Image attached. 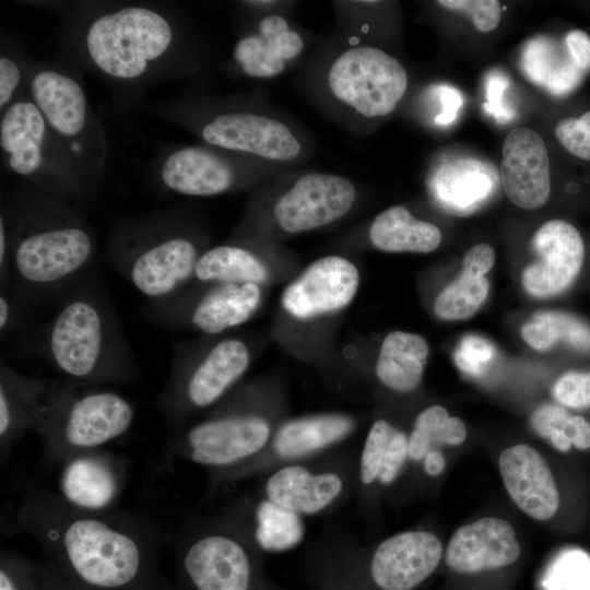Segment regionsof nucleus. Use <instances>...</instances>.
Returning a JSON list of instances; mask_svg holds the SVG:
<instances>
[{
	"label": "nucleus",
	"mask_w": 590,
	"mask_h": 590,
	"mask_svg": "<svg viewBox=\"0 0 590 590\" xmlns=\"http://www.w3.org/2000/svg\"><path fill=\"white\" fill-rule=\"evenodd\" d=\"M269 422L256 414L227 412L200 421L170 438L166 458L186 459L215 471H231L268 444Z\"/></svg>",
	"instance_id": "nucleus-11"
},
{
	"label": "nucleus",
	"mask_w": 590,
	"mask_h": 590,
	"mask_svg": "<svg viewBox=\"0 0 590 590\" xmlns=\"http://www.w3.org/2000/svg\"><path fill=\"white\" fill-rule=\"evenodd\" d=\"M328 83L337 99L373 118L393 111L406 92L408 74L393 56L359 46L335 58Z\"/></svg>",
	"instance_id": "nucleus-12"
},
{
	"label": "nucleus",
	"mask_w": 590,
	"mask_h": 590,
	"mask_svg": "<svg viewBox=\"0 0 590 590\" xmlns=\"http://www.w3.org/2000/svg\"><path fill=\"white\" fill-rule=\"evenodd\" d=\"M409 457V439L385 420L370 427L361 453L359 475L365 485L375 481L390 484Z\"/></svg>",
	"instance_id": "nucleus-31"
},
{
	"label": "nucleus",
	"mask_w": 590,
	"mask_h": 590,
	"mask_svg": "<svg viewBox=\"0 0 590 590\" xmlns=\"http://www.w3.org/2000/svg\"><path fill=\"white\" fill-rule=\"evenodd\" d=\"M68 39L80 62L118 87H144L181 68V30L162 4L80 5Z\"/></svg>",
	"instance_id": "nucleus-3"
},
{
	"label": "nucleus",
	"mask_w": 590,
	"mask_h": 590,
	"mask_svg": "<svg viewBox=\"0 0 590 590\" xmlns=\"http://www.w3.org/2000/svg\"><path fill=\"white\" fill-rule=\"evenodd\" d=\"M27 93L92 192L105 172L109 145L74 70L61 63L33 62Z\"/></svg>",
	"instance_id": "nucleus-7"
},
{
	"label": "nucleus",
	"mask_w": 590,
	"mask_h": 590,
	"mask_svg": "<svg viewBox=\"0 0 590 590\" xmlns=\"http://www.w3.org/2000/svg\"><path fill=\"white\" fill-rule=\"evenodd\" d=\"M261 293L253 283H212L191 297L185 291L149 302L141 315L145 321L164 329L193 328L219 334L247 321L258 308Z\"/></svg>",
	"instance_id": "nucleus-13"
},
{
	"label": "nucleus",
	"mask_w": 590,
	"mask_h": 590,
	"mask_svg": "<svg viewBox=\"0 0 590 590\" xmlns=\"http://www.w3.org/2000/svg\"><path fill=\"white\" fill-rule=\"evenodd\" d=\"M134 417L132 403L113 389L51 379L34 432L46 463L60 465L72 456L119 439L130 430Z\"/></svg>",
	"instance_id": "nucleus-6"
},
{
	"label": "nucleus",
	"mask_w": 590,
	"mask_h": 590,
	"mask_svg": "<svg viewBox=\"0 0 590 590\" xmlns=\"http://www.w3.org/2000/svg\"><path fill=\"white\" fill-rule=\"evenodd\" d=\"M369 237L382 251L427 253L439 246L441 233L436 225L415 219L404 206L394 205L375 217Z\"/></svg>",
	"instance_id": "nucleus-29"
},
{
	"label": "nucleus",
	"mask_w": 590,
	"mask_h": 590,
	"mask_svg": "<svg viewBox=\"0 0 590 590\" xmlns=\"http://www.w3.org/2000/svg\"><path fill=\"white\" fill-rule=\"evenodd\" d=\"M445 465V458L435 449L429 450L424 457V469L429 475L435 476L440 474L444 471Z\"/></svg>",
	"instance_id": "nucleus-47"
},
{
	"label": "nucleus",
	"mask_w": 590,
	"mask_h": 590,
	"mask_svg": "<svg viewBox=\"0 0 590 590\" xmlns=\"http://www.w3.org/2000/svg\"><path fill=\"white\" fill-rule=\"evenodd\" d=\"M563 430L577 449L590 448V423L583 416L570 414Z\"/></svg>",
	"instance_id": "nucleus-46"
},
{
	"label": "nucleus",
	"mask_w": 590,
	"mask_h": 590,
	"mask_svg": "<svg viewBox=\"0 0 590 590\" xmlns=\"http://www.w3.org/2000/svg\"><path fill=\"white\" fill-rule=\"evenodd\" d=\"M303 48V38L284 17L269 15L259 22L257 34L237 40L233 58L245 74L268 78L281 73L285 62L297 57Z\"/></svg>",
	"instance_id": "nucleus-25"
},
{
	"label": "nucleus",
	"mask_w": 590,
	"mask_h": 590,
	"mask_svg": "<svg viewBox=\"0 0 590 590\" xmlns=\"http://www.w3.org/2000/svg\"><path fill=\"white\" fill-rule=\"evenodd\" d=\"M493 345L477 335L464 337L455 352L457 366L467 374L479 375L494 356Z\"/></svg>",
	"instance_id": "nucleus-41"
},
{
	"label": "nucleus",
	"mask_w": 590,
	"mask_h": 590,
	"mask_svg": "<svg viewBox=\"0 0 590 590\" xmlns=\"http://www.w3.org/2000/svg\"><path fill=\"white\" fill-rule=\"evenodd\" d=\"M21 304L10 290L1 288L0 293V333L4 338L17 322Z\"/></svg>",
	"instance_id": "nucleus-45"
},
{
	"label": "nucleus",
	"mask_w": 590,
	"mask_h": 590,
	"mask_svg": "<svg viewBox=\"0 0 590 590\" xmlns=\"http://www.w3.org/2000/svg\"><path fill=\"white\" fill-rule=\"evenodd\" d=\"M564 590H590V559L581 552L567 554L562 562Z\"/></svg>",
	"instance_id": "nucleus-42"
},
{
	"label": "nucleus",
	"mask_w": 590,
	"mask_h": 590,
	"mask_svg": "<svg viewBox=\"0 0 590 590\" xmlns=\"http://www.w3.org/2000/svg\"><path fill=\"white\" fill-rule=\"evenodd\" d=\"M564 43L576 66L587 73L590 70V36L581 30H573L566 34Z\"/></svg>",
	"instance_id": "nucleus-44"
},
{
	"label": "nucleus",
	"mask_w": 590,
	"mask_h": 590,
	"mask_svg": "<svg viewBox=\"0 0 590 590\" xmlns=\"http://www.w3.org/2000/svg\"><path fill=\"white\" fill-rule=\"evenodd\" d=\"M354 185L345 177L310 173L298 178L278 200L274 215L288 233H298L328 225L353 206Z\"/></svg>",
	"instance_id": "nucleus-16"
},
{
	"label": "nucleus",
	"mask_w": 590,
	"mask_h": 590,
	"mask_svg": "<svg viewBox=\"0 0 590 590\" xmlns=\"http://www.w3.org/2000/svg\"><path fill=\"white\" fill-rule=\"evenodd\" d=\"M33 62L7 37L1 39L0 111L8 108L27 91Z\"/></svg>",
	"instance_id": "nucleus-37"
},
{
	"label": "nucleus",
	"mask_w": 590,
	"mask_h": 590,
	"mask_svg": "<svg viewBox=\"0 0 590 590\" xmlns=\"http://www.w3.org/2000/svg\"><path fill=\"white\" fill-rule=\"evenodd\" d=\"M498 467L506 491L517 506L536 520L552 518L559 506L552 472L541 455L528 445L505 449Z\"/></svg>",
	"instance_id": "nucleus-23"
},
{
	"label": "nucleus",
	"mask_w": 590,
	"mask_h": 590,
	"mask_svg": "<svg viewBox=\"0 0 590 590\" xmlns=\"http://www.w3.org/2000/svg\"><path fill=\"white\" fill-rule=\"evenodd\" d=\"M521 548L512 526L485 517L457 529L446 550L448 566L462 574L497 569L515 563Z\"/></svg>",
	"instance_id": "nucleus-22"
},
{
	"label": "nucleus",
	"mask_w": 590,
	"mask_h": 590,
	"mask_svg": "<svg viewBox=\"0 0 590 590\" xmlns=\"http://www.w3.org/2000/svg\"><path fill=\"white\" fill-rule=\"evenodd\" d=\"M0 590H21L20 586L14 580L13 575L3 564L0 570Z\"/></svg>",
	"instance_id": "nucleus-49"
},
{
	"label": "nucleus",
	"mask_w": 590,
	"mask_h": 590,
	"mask_svg": "<svg viewBox=\"0 0 590 590\" xmlns=\"http://www.w3.org/2000/svg\"><path fill=\"white\" fill-rule=\"evenodd\" d=\"M227 151L206 145L170 149L156 165L160 184L168 191L210 197L233 189L239 180V168Z\"/></svg>",
	"instance_id": "nucleus-18"
},
{
	"label": "nucleus",
	"mask_w": 590,
	"mask_h": 590,
	"mask_svg": "<svg viewBox=\"0 0 590 590\" xmlns=\"http://www.w3.org/2000/svg\"><path fill=\"white\" fill-rule=\"evenodd\" d=\"M536 260L521 276L524 291L538 298L565 292L579 275L585 261V244L579 231L564 220L545 222L533 235Z\"/></svg>",
	"instance_id": "nucleus-14"
},
{
	"label": "nucleus",
	"mask_w": 590,
	"mask_h": 590,
	"mask_svg": "<svg viewBox=\"0 0 590 590\" xmlns=\"http://www.w3.org/2000/svg\"><path fill=\"white\" fill-rule=\"evenodd\" d=\"M353 428V420L340 414L293 420L280 427L273 449L283 459L302 458L341 441Z\"/></svg>",
	"instance_id": "nucleus-28"
},
{
	"label": "nucleus",
	"mask_w": 590,
	"mask_h": 590,
	"mask_svg": "<svg viewBox=\"0 0 590 590\" xmlns=\"http://www.w3.org/2000/svg\"><path fill=\"white\" fill-rule=\"evenodd\" d=\"M198 240L170 210L119 221L107 245V262L150 302L166 299L194 276Z\"/></svg>",
	"instance_id": "nucleus-5"
},
{
	"label": "nucleus",
	"mask_w": 590,
	"mask_h": 590,
	"mask_svg": "<svg viewBox=\"0 0 590 590\" xmlns=\"http://www.w3.org/2000/svg\"><path fill=\"white\" fill-rule=\"evenodd\" d=\"M427 356L428 345L421 335L393 331L381 344L377 377L390 389L401 392L413 390L422 379Z\"/></svg>",
	"instance_id": "nucleus-30"
},
{
	"label": "nucleus",
	"mask_w": 590,
	"mask_h": 590,
	"mask_svg": "<svg viewBox=\"0 0 590 590\" xmlns=\"http://www.w3.org/2000/svg\"><path fill=\"white\" fill-rule=\"evenodd\" d=\"M461 274L447 285L434 303L435 314L445 320L473 316L488 295L489 283L482 272L462 264Z\"/></svg>",
	"instance_id": "nucleus-36"
},
{
	"label": "nucleus",
	"mask_w": 590,
	"mask_h": 590,
	"mask_svg": "<svg viewBox=\"0 0 590 590\" xmlns=\"http://www.w3.org/2000/svg\"><path fill=\"white\" fill-rule=\"evenodd\" d=\"M15 521L83 583L101 590L132 583L158 542L152 524L135 516L82 511L46 491L27 494Z\"/></svg>",
	"instance_id": "nucleus-1"
},
{
	"label": "nucleus",
	"mask_w": 590,
	"mask_h": 590,
	"mask_svg": "<svg viewBox=\"0 0 590 590\" xmlns=\"http://www.w3.org/2000/svg\"><path fill=\"white\" fill-rule=\"evenodd\" d=\"M0 149L5 169L27 184L71 203L92 197L27 91L1 111Z\"/></svg>",
	"instance_id": "nucleus-8"
},
{
	"label": "nucleus",
	"mask_w": 590,
	"mask_h": 590,
	"mask_svg": "<svg viewBox=\"0 0 590 590\" xmlns=\"http://www.w3.org/2000/svg\"><path fill=\"white\" fill-rule=\"evenodd\" d=\"M520 64L530 82L557 97L571 93L586 74L574 62L564 40L545 35L524 44Z\"/></svg>",
	"instance_id": "nucleus-27"
},
{
	"label": "nucleus",
	"mask_w": 590,
	"mask_h": 590,
	"mask_svg": "<svg viewBox=\"0 0 590 590\" xmlns=\"http://www.w3.org/2000/svg\"><path fill=\"white\" fill-rule=\"evenodd\" d=\"M305 535L300 515L262 499L255 509L253 538L268 552H284L298 545Z\"/></svg>",
	"instance_id": "nucleus-34"
},
{
	"label": "nucleus",
	"mask_w": 590,
	"mask_h": 590,
	"mask_svg": "<svg viewBox=\"0 0 590 590\" xmlns=\"http://www.w3.org/2000/svg\"><path fill=\"white\" fill-rule=\"evenodd\" d=\"M552 393L563 406L590 408V371H569L562 375L555 381Z\"/></svg>",
	"instance_id": "nucleus-40"
},
{
	"label": "nucleus",
	"mask_w": 590,
	"mask_h": 590,
	"mask_svg": "<svg viewBox=\"0 0 590 590\" xmlns=\"http://www.w3.org/2000/svg\"><path fill=\"white\" fill-rule=\"evenodd\" d=\"M127 479V462L97 449L78 453L60 464L57 495L87 512L116 511Z\"/></svg>",
	"instance_id": "nucleus-15"
},
{
	"label": "nucleus",
	"mask_w": 590,
	"mask_h": 590,
	"mask_svg": "<svg viewBox=\"0 0 590 590\" xmlns=\"http://www.w3.org/2000/svg\"><path fill=\"white\" fill-rule=\"evenodd\" d=\"M570 413L563 406L545 403L538 406L531 415V425L541 437L548 438L555 429H564Z\"/></svg>",
	"instance_id": "nucleus-43"
},
{
	"label": "nucleus",
	"mask_w": 590,
	"mask_h": 590,
	"mask_svg": "<svg viewBox=\"0 0 590 590\" xmlns=\"http://www.w3.org/2000/svg\"><path fill=\"white\" fill-rule=\"evenodd\" d=\"M51 379L22 374L0 363V458L10 455L13 445L34 430L43 411Z\"/></svg>",
	"instance_id": "nucleus-24"
},
{
	"label": "nucleus",
	"mask_w": 590,
	"mask_h": 590,
	"mask_svg": "<svg viewBox=\"0 0 590 590\" xmlns=\"http://www.w3.org/2000/svg\"><path fill=\"white\" fill-rule=\"evenodd\" d=\"M548 439L551 440L552 445L562 452L568 451L573 446L564 430L560 429L553 430Z\"/></svg>",
	"instance_id": "nucleus-48"
},
{
	"label": "nucleus",
	"mask_w": 590,
	"mask_h": 590,
	"mask_svg": "<svg viewBox=\"0 0 590 590\" xmlns=\"http://www.w3.org/2000/svg\"><path fill=\"white\" fill-rule=\"evenodd\" d=\"M559 143L573 155L590 161V110L579 117H567L555 127Z\"/></svg>",
	"instance_id": "nucleus-38"
},
{
	"label": "nucleus",
	"mask_w": 590,
	"mask_h": 590,
	"mask_svg": "<svg viewBox=\"0 0 590 590\" xmlns=\"http://www.w3.org/2000/svg\"><path fill=\"white\" fill-rule=\"evenodd\" d=\"M193 279L201 283H253L267 280L264 264L248 249L221 245L199 258Z\"/></svg>",
	"instance_id": "nucleus-32"
},
{
	"label": "nucleus",
	"mask_w": 590,
	"mask_h": 590,
	"mask_svg": "<svg viewBox=\"0 0 590 590\" xmlns=\"http://www.w3.org/2000/svg\"><path fill=\"white\" fill-rule=\"evenodd\" d=\"M522 339L538 351L565 342L575 350L590 352V326L581 319L560 311L536 312L521 328Z\"/></svg>",
	"instance_id": "nucleus-33"
},
{
	"label": "nucleus",
	"mask_w": 590,
	"mask_h": 590,
	"mask_svg": "<svg viewBox=\"0 0 590 590\" xmlns=\"http://www.w3.org/2000/svg\"><path fill=\"white\" fill-rule=\"evenodd\" d=\"M467 429L464 423L449 416L440 405L425 409L415 420L409 439V458L414 461L424 459L435 445H459L464 441Z\"/></svg>",
	"instance_id": "nucleus-35"
},
{
	"label": "nucleus",
	"mask_w": 590,
	"mask_h": 590,
	"mask_svg": "<svg viewBox=\"0 0 590 590\" xmlns=\"http://www.w3.org/2000/svg\"><path fill=\"white\" fill-rule=\"evenodd\" d=\"M169 123L191 129L205 144L225 151L273 161L294 160L300 143L279 120L241 109H222L199 115L182 109L170 101L141 107Z\"/></svg>",
	"instance_id": "nucleus-10"
},
{
	"label": "nucleus",
	"mask_w": 590,
	"mask_h": 590,
	"mask_svg": "<svg viewBox=\"0 0 590 590\" xmlns=\"http://www.w3.org/2000/svg\"><path fill=\"white\" fill-rule=\"evenodd\" d=\"M249 362L248 346L237 338L221 339L202 352L190 345H175L168 377L156 400L170 428L180 426L192 412L220 401L244 375Z\"/></svg>",
	"instance_id": "nucleus-9"
},
{
	"label": "nucleus",
	"mask_w": 590,
	"mask_h": 590,
	"mask_svg": "<svg viewBox=\"0 0 590 590\" xmlns=\"http://www.w3.org/2000/svg\"><path fill=\"white\" fill-rule=\"evenodd\" d=\"M437 4L449 11L468 14L475 28L482 33L495 30L502 19V5L496 0H439Z\"/></svg>",
	"instance_id": "nucleus-39"
},
{
	"label": "nucleus",
	"mask_w": 590,
	"mask_h": 590,
	"mask_svg": "<svg viewBox=\"0 0 590 590\" xmlns=\"http://www.w3.org/2000/svg\"><path fill=\"white\" fill-rule=\"evenodd\" d=\"M187 542L182 567L197 590H249L251 565L239 538L211 530Z\"/></svg>",
	"instance_id": "nucleus-17"
},
{
	"label": "nucleus",
	"mask_w": 590,
	"mask_h": 590,
	"mask_svg": "<svg viewBox=\"0 0 590 590\" xmlns=\"http://www.w3.org/2000/svg\"><path fill=\"white\" fill-rule=\"evenodd\" d=\"M442 544L427 531H405L382 541L370 560L375 583L384 590H411L438 566Z\"/></svg>",
	"instance_id": "nucleus-21"
},
{
	"label": "nucleus",
	"mask_w": 590,
	"mask_h": 590,
	"mask_svg": "<svg viewBox=\"0 0 590 590\" xmlns=\"http://www.w3.org/2000/svg\"><path fill=\"white\" fill-rule=\"evenodd\" d=\"M342 491L343 481L337 473H312L298 464L276 470L264 486L267 499L300 516L322 511Z\"/></svg>",
	"instance_id": "nucleus-26"
},
{
	"label": "nucleus",
	"mask_w": 590,
	"mask_h": 590,
	"mask_svg": "<svg viewBox=\"0 0 590 590\" xmlns=\"http://www.w3.org/2000/svg\"><path fill=\"white\" fill-rule=\"evenodd\" d=\"M500 181L517 206L536 210L551 194V165L545 142L528 127L512 129L503 144Z\"/></svg>",
	"instance_id": "nucleus-19"
},
{
	"label": "nucleus",
	"mask_w": 590,
	"mask_h": 590,
	"mask_svg": "<svg viewBox=\"0 0 590 590\" xmlns=\"http://www.w3.org/2000/svg\"><path fill=\"white\" fill-rule=\"evenodd\" d=\"M358 282V271L351 261L338 256L324 257L285 288L282 304L300 319L339 310L354 298Z\"/></svg>",
	"instance_id": "nucleus-20"
},
{
	"label": "nucleus",
	"mask_w": 590,
	"mask_h": 590,
	"mask_svg": "<svg viewBox=\"0 0 590 590\" xmlns=\"http://www.w3.org/2000/svg\"><path fill=\"white\" fill-rule=\"evenodd\" d=\"M0 214L11 247L9 290L22 306L62 295L86 274L96 237L73 203L26 182L5 199Z\"/></svg>",
	"instance_id": "nucleus-2"
},
{
	"label": "nucleus",
	"mask_w": 590,
	"mask_h": 590,
	"mask_svg": "<svg viewBox=\"0 0 590 590\" xmlns=\"http://www.w3.org/2000/svg\"><path fill=\"white\" fill-rule=\"evenodd\" d=\"M40 354L67 379L101 385L135 382L140 368L101 279L84 274L62 295L40 342Z\"/></svg>",
	"instance_id": "nucleus-4"
}]
</instances>
